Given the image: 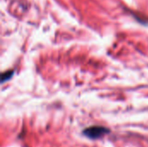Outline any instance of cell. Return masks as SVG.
Instances as JSON below:
<instances>
[{"label":"cell","mask_w":148,"mask_h":147,"mask_svg":"<svg viewBox=\"0 0 148 147\" xmlns=\"http://www.w3.org/2000/svg\"><path fill=\"white\" fill-rule=\"evenodd\" d=\"M13 74H14V72L13 71H6V72H4V73H3L2 74V80H1V82L2 83H3V82H5L6 81H8V80H10V77L13 75Z\"/></svg>","instance_id":"cell-2"},{"label":"cell","mask_w":148,"mask_h":147,"mask_svg":"<svg viewBox=\"0 0 148 147\" xmlns=\"http://www.w3.org/2000/svg\"><path fill=\"white\" fill-rule=\"evenodd\" d=\"M110 133L109 129L104 126H89L86 128L83 131V134L91 139H100L106 134H108Z\"/></svg>","instance_id":"cell-1"}]
</instances>
